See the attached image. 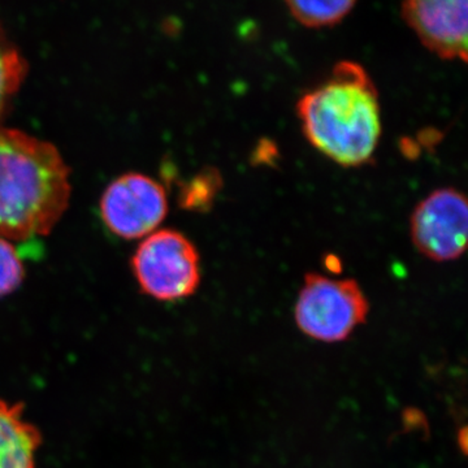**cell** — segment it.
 Wrapping results in <instances>:
<instances>
[{
    "mask_svg": "<svg viewBox=\"0 0 468 468\" xmlns=\"http://www.w3.org/2000/svg\"><path fill=\"white\" fill-rule=\"evenodd\" d=\"M297 115L307 141L337 165L362 167L374 158L381 137L380 100L360 64H335L324 82L302 95Z\"/></svg>",
    "mask_w": 468,
    "mask_h": 468,
    "instance_id": "obj_1",
    "label": "cell"
},
{
    "mask_svg": "<svg viewBox=\"0 0 468 468\" xmlns=\"http://www.w3.org/2000/svg\"><path fill=\"white\" fill-rule=\"evenodd\" d=\"M69 198V168L57 147L0 126V239L46 236Z\"/></svg>",
    "mask_w": 468,
    "mask_h": 468,
    "instance_id": "obj_2",
    "label": "cell"
},
{
    "mask_svg": "<svg viewBox=\"0 0 468 468\" xmlns=\"http://www.w3.org/2000/svg\"><path fill=\"white\" fill-rule=\"evenodd\" d=\"M369 302L358 282L307 273L294 306L295 324L319 343H343L368 318Z\"/></svg>",
    "mask_w": 468,
    "mask_h": 468,
    "instance_id": "obj_3",
    "label": "cell"
},
{
    "mask_svg": "<svg viewBox=\"0 0 468 468\" xmlns=\"http://www.w3.org/2000/svg\"><path fill=\"white\" fill-rule=\"evenodd\" d=\"M141 289L159 301L190 297L201 282V261L196 246L172 229L149 234L132 260Z\"/></svg>",
    "mask_w": 468,
    "mask_h": 468,
    "instance_id": "obj_4",
    "label": "cell"
},
{
    "mask_svg": "<svg viewBox=\"0 0 468 468\" xmlns=\"http://www.w3.org/2000/svg\"><path fill=\"white\" fill-rule=\"evenodd\" d=\"M410 229L415 248L428 260H460L467 248L466 197L454 187L435 190L415 207Z\"/></svg>",
    "mask_w": 468,
    "mask_h": 468,
    "instance_id": "obj_5",
    "label": "cell"
},
{
    "mask_svg": "<svg viewBox=\"0 0 468 468\" xmlns=\"http://www.w3.org/2000/svg\"><path fill=\"white\" fill-rule=\"evenodd\" d=\"M104 224L125 239L149 236L165 220L168 212L165 187L153 178L128 174L107 187L101 199Z\"/></svg>",
    "mask_w": 468,
    "mask_h": 468,
    "instance_id": "obj_6",
    "label": "cell"
},
{
    "mask_svg": "<svg viewBox=\"0 0 468 468\" xmlns=\"http://www.w3.org/2000/svg\"><path fill=\"white\" fill-rule=\"evenodd\" d=\"M402 15L427 50L466 63L468 0H403Z\"/></svg>",
    "mask_w": 468,
    "mask_h": 468,
    "instance_id": "obj_7",
    "label": "cell"
},
{
    "mask_svg": "<svg viewBox=\"0 0 468 468\" xmlns=\"http://www.w3.org/2000/svg\"><path fill=\"white\" fill-rule=\"evenodd\" d=\"M41 445V432L26 418L24 406L0 399V468H36Z\"/></svg>",
    "mask_w": 468,
    "mask_h": 468,
    "instance_id": "obj_8",
    "label": "cell"
},
{
    "mask_svg": "<svg viewBox=\"0 0 468 468\" xmlns=\"http://www.w3.org/2000/svg\"><path fill=\"white\" fill-rule=\"evenodd\" d=\"M356 0H285L292 16L306 27H334L356 7Z\"/></svg>",
    "mask_w": 468,
    "mask_h": 468,
    "instance_id": "obj_9",
    "label": "cell"
},
{
    "mask_svg": "<svg viewBox=\"0 0 468 468\" xmlns=\"http://www.w3.org/2000/svg\"><path fill=\"white\" fill-rule=\"evenodd\" d=\"M27 75V63L0 24V119Z\"/></svg>",
    "mask_w": 468,
    "mask_h": 468,
    "instance_id": "obj_10",
    "label": "cell"
},
{
    "mask_svg": "<svg viewBox=\"0 0 468 468\" xmlns=\"http://www.w3.org/2000/svg\"><path fill=\"white\" fill-rule=\"evenodd\" d=\"M221 176L218 169L208 168L203 171L201 175L187 185L184 189L183 202L184 206L189 209H197V211H206L211 207L215 198L220 190Z\"/></svg>",
    "mask_w": 468,
    "mask_h": 468,
    "instance_id": "obj_11",
    "label": "cell"
},
{
    "mask_svg": "<svg viewBox=\"0 0 468 468\" xmlns=\"http://www.w3.org/2000/svg\"><path fill=\"white\" fill-rule=\"evenodd\" d=\"M24 280V267L16 249L0 239V298L16 291Z\"/></svg>",
    "mask_w": 468,
    "mask_h": 468,
    "instance_id": "obj_12",
    "label": "cell"
}]
</instances>
